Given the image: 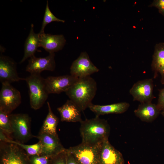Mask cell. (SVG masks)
Listing matches in <instances>:
<instances>
[{
	"instance_id": "cell-21",
	"label": "cell",
	"mask_w": 164,
	"mask_h": 164,
	"mask_svg": "<svg viewBox=\"0 0 164 164\" xmlns=\"http://www.w3.org/2000/svg\"><path fill=\"white\" fill-rule=\"evenodd\" d=\"M47 103L48 113L40 132L57 136L56 127L59 122L58 118L52 111L49 103L47 102Z\"/></svg>"
},
{
	"instance_id": "cell-20",
	"label": "cell",
	"mask_w": 164,
	"mask_h": 164,
	"mask_svg": "<svg viewBox=\"0 0 164 164\" xmlns=\"http://www.w3.org/2000/svg\"><path fill=\"white\" fill-rule=\"evenodd\" d=\"M32 24L29 33L25 41L24 56L20 63L23 62L27 58L34 56V54L39 47V34L36 33Z\"/></svg>"
},
{
	"instance_id": "cell-9",
	"label": "cell",
	"mask_w": 164,
	"mask_h": 164,
	"mask_svg": "<svg viewBox=\"0 0 164 164\" xmlns=\"http://www.w3.org/2000/svg\"><path fill=\"white\" fill-rule=\"evenodd\" d=\"M99 71V69L93 63L86 52L81 53L78 57L73 62L70 68V75L78 78L90 76Z\"/></svg>"
},
{
	"instance_id": "cell-17",
	"label": "cell",
	"mask_w": 164,
	"mask_h": 164,
	"mask_svg": "<svg viewBox=\"0 0 164 164\" xmlns=\"http://www.w3.org/2000/svg\"><path fill=\"white\" fill-rule=\"evenodd\" d=\"M129 106V104L126 102L106 105L94 104L92 103L88 108L96 116H99L109 114L123 113L128 110Z\"/></svg>"
},
{
	"instance_id": "cell-22",
	"label": "cell",
	"mask_w": 164,
	"mask_h": 164,
	"mask_svg": "<svg viewBox=\"0 0 164 164\" xmlns=\"http://www.w3.org/2000/svg\"><path fill=\"white\" fill-rule=\"evenodd\" d=\"M6 142L14 143L18 145L24 150L28 156L41 155L42 153V146L39 142L34 144L28 145L12 139H9Z\"/></svg>"
},
{
	"instance_id": "cell-12",
	"label": "cell",
	"mask_w": 164,
	"mask_h": 164,
	"mask_svg": "<svg viewBox=\"0 0 164 164\" xmlns=\"http://www.w3.org/2000/svg\"><path fill=\"white\" fill-rule=\"evenodd\" d=\"M98 162L99 164H124L125 161L121 153L107 139L99 145Z\"/></svg>"
},
{
	"instance_id": "cell-26",
	"label": "cell",
	"mask_w": 164,
	"mask_h": 164,
	"mask_svg": "<svg viewBox=\"0 0 164 164\" xmlns=\"http://www.w3.org/2000/svg\"><path fill=\"white\" fill-rule=\"evenodd\" d=\"M31 164H50V158L42 155L29 156Z\"/></svg>"
},
{
	"instance_id": "cell-18",
	"label": "cell",
	"mask_w": 164,
	"mask_h": 164,
	"mask_svg": "<svg viewBox=\"0 0 164 164\" xmlns=\"http://www.w3.org/2000/svg\"><path fill=\"white\" fill-rule=\"evenodd\" d=\"M160 111L157 105L150 102L141 103L134 112L142 121L151 122L157 117Z\"/></svg>"
},
{
	"instance_id": "cell-24",
	"label": "cell",
	"mask_w": 164,
	"mask_h": 164,
	"mask_svg": "<svg viewBox=\"0 0 164 164\" xmlns=\"http://www.w3.org/2000/svg\"><path fill=\"white\" fill-rule=\"evenodd\" d=\"M9 115L0 110V129L8 136L12 134V132Z\"/></svg>"
},
{
	"instance_id": "cell-19",
	"label": "cell",
	"mask_w": 164,
	"mask_h": 164,
	"mask_svg": "<svg viewBox=\"0 0 164 164\" xmlns=\"http://www.w3.org/2000/svg\"><path fill=\"white\" fill-rule=\"evenodd\" d=\"M152 70L154 72L155 78L158 73L161 77V82L164 83V43H160L156 44L153 55L151 65Z\"/></svg>"
},
{
	"instance_id": "cell-25",
	"label": "cell",
	"mask_w": 164,
	"mask_h": 164,
	"mask_svg": "<svg viewBox=\"0 0 164 164\" xmlns=\"http://www.w3.org/2000/svg\"><path fill=\"white\" fill-rule=\"evenodd\" d=\"M66 149L65 151L50 158V164H67Z\"/></svg>"
},
{
	"instance_id": "cell-6",
	"label": "cell",
	"mask_w": 164,
	"mask_h": 164,
	"mask_svg": "<svg viewBox=\"0 0 164 164\" xmlns=\"http://www.w3.org/2000/svg\"><path fill=\"white\" fill-rule=\"evenodd\" d=\"M2 84L0 92V110L9 115L21 104V95L19 91L11 84Z\"/></svg>"
},
{
	"instance_id": "cell-7",
	"label": "cell",
	"mask_w": 164,
	"mask_h": 164,
	"mask_svg": "<svg viewBox=\"0 0 164 164\" xmlns=\"http://www.w3.org/2000/svg\"><path fill=\"white\" fill-rule=\"evenodd\" d=\"M100 144L91 145L81 142L77 145L67 149V150L72 155L80 164H99Z\"/></svg>"
},
{
	"instance_id": "cell-15",
	"label": "cell",
	"mask_w": 164,
	"mask_h": 164,
	"mask_svg": "<svg viewBox=\"0 0 164 164\" xmlns=\"http://www.w3.org/2000/svg\"><path fill=\"white\" fill-rule=\"evenodd\" d=\"M39 34V47H43L49 53L61 50L65 44L66 41L62 35Z\"/></svg>"
},
{
	"instance_id": "cell-2",
	"label": "cell",
	"mask_w": 164,
	"mask_h": 164,
	"mask_svg": "<svg viewBox=\"0 0 164 164\" xmlns=\"http://www.w3.org/2000/svg\"><path fill=\"white\" fill-rule=\"evenodd\" d=\"M80 128L82 142L91 145H98L108 139L110 127L107 121L96 116L86 119L80 123Z\"/></svg>"
},
{
	"instance_id": "cell-29",
	"label": "cell",
	"mask_w": 164,
	"mask_h": 164,
	"mask_svg": "<svg viewBox=\"0 0 164 164\" xmlns=\"http://www.w3.org/2000/svg\"><path fill=\"white\" fill-rule=\"evenodd\" d=\"M67 153V164H80L76 160L72 155L68 152L66 149Z\"/></svg>"
},
{
	"instance_id": "cell-1",
	"label": "cell",
	"mask_w": 164,
	"mask_h": 164,
	"mask_svg": "<svg viewBox=\"0 0 164 164\" xmlns=\"http://www.w3.org/2000/svg\"><path fill=\"white\" fill-rule=\"evenodd\" d=\"M97 90L95 80L90 76L78 78L66 94L83 111L92 104Z\"/></svg>"
},
{
	"instance_id": "cell-16",
	"label": "cell",
	"mask_w": 164,
	"mask_h": 164,
	"mask_svg": "<svg viewBox=\"0 0 164 164\" xmlns=\"http://www.w3.org/2000/svg\"><path fill=\"white\" fill-rule=\"evenodd\" d=\"M60 116L62 121L80 122L82 121L81 117V111L72 101L68 100L61 107L57 108Z\"/></svg>"
},
{
	"instance_id": "cell-8",
	"label": "cell",
	"mask_w": 164,
	"mask_h": 164,
	"mask_svg": "<svg viewBox=\"0 0 164 164\" xmlns=\"http://www.w3.org/2000/svg\"><path fill=\"white\" fill-rule=\"evenodd\" d=\"M42 146L41 155L50 158L65 151V149L62 144L58 135L55 136L39 132L36 136Z\"/></svg>"
},
{
	"instance_id": "cell-23",
	"label": "cell",
	"mask_w": 164,
	"mask_h": 164,
	"mask_svg": "<svg viewBox=\"0 0 164 164\" xmlns=\"http://www.w3.org/2000/svg\"><path fill=\"white\" fill-rule=\"evenodd\" d=\"M54 21L62 22H65L64 20L60 19L56 17L51 12L49 7L48 1H47L41 28L39 33L42 34L45 33L44 30L46 26L48 24Z\"/></svg>"
},
{
	"instance_id": "cell-11",
	"label": "cell",
	"mask_w": 164,
	"mask_h": 164,
	"mask_svg": "<svg viewBox=\"0 0 164 164\" xmlns=\"http://www.w3.org/2000/svg\"><path fill=\"white\" fill-rule=\"evenodd\" d=\"M153 84L152 79L139 80L135 83L130 90L134 101L141 103L151 102L154 98Z\"/></svg>"
},
{
	"instance_id": "cell-3",
	"label": "cell",
	"mask_w": 164,
	"mask_h": 164,
	"mask_svg": "<svg viewBox=\"0 0 164 164\" xmlns=\"http://www.w3.org/2000/svg\"><path fill=\"white\" fill-rule=\"evenodd\" d=\"M29 88L31 107L34 110L40 108L47 100L48 95L45 79L40 73L30 74L25 79Z\"/></svg>"
},
{
	"instance_id": "cell-14",
	"label": "cell",
	"mask_w": 164,
	"mask_h": 164,
	"mask_svg": "<svg viewBox=\"0 0 164 164\" xmlns=\"http://www.w3.org/2000/svg\"><path fill=\"white\" fill-rule=\"evenodd\" d=\"M54 53H50L44 57H37L34 56L30 58L26 71L30 74L40 73L44 70L53 71L56 67Z\"/></svg>"
},
{
	"instance_id": "cell-4",
	"label": "cell",
	"mask_w": 164,
	"mask_h": 164,
	"mask_svg": "<svg viewBox=\"0 0 164 164\" xmlns=\"http://www.w3.org/2000/svg\"><path fill=\"white\" fill-rule=\"evenodd\" d=\"M9 116L15 141L24 143L35 137L31 132V118L28 114H11Z\"/></svg>"
},
{
	"instance_id": "cell-10",
	"label": "cell",
	"mask_w": 164,
	"mask_h": 164,
	"mask_svg": "<svg viewBox=\"0 0 164 164\" xmlns=\"http://www.w3.org/2000/svg\"><path fill=\"white\" fill-rule=\"evenodd\" d=\"M78 79L70 74L49 76L45 79V82L49 94H59L67 91Z\"/></svg>"
},
{
	"instance_id": "cell-13",
	"label": "cell",
	"mask_w": 164,
	"mask_h": 164,
	"mask_svg": "<svg viewBox=\"0 0 164 164\" xmlns=\"http://www.w3.org/2000/svg\"><path fill=\"white\" fill-rule=\"evenodd\" d=\"M25 80L19 76L16 64L13 60L2 55L0 57V81L2 84H11Z\"/></svg>"
},
{
	"instance_id": "cell-30",
	"label": "cell",
	"mask_w": 164,
	"mask_h": 164,
	"mask_svg": "<svg viewBox=\"0 0 164 164\" xmlns=\"http://www.w3.org/2000/svg\"><path fill=\"white\" fill-rule=\"evenodd\" d=\"M9 139H12L7 134L2 130L0 129V142H6Z\"/></svg>"
},
{
	"instance_id": "cell-27",
	"label": "cell",
	"mask_w": 164,
	"mask_h": 164,
	"mask_svg": "<svg viewBox=\"0 0 164 164\" xmlns=\"http://www.w3.org/2000/svg\"><path fill=\"white\" fill-rule=\"evenodd\" d=\"M157 8L159 12L164 16V0H155L149 6Z\"/></svg>"
},
{
	"instance_id": "cell-28",
	"label": "cell",
	"mask_w": 164,
	"mask_h": 164,
	"mask_svg": "<svg viewBox=\"0 0 164 164\" xmlns=\"http://www.w3.org/2000/svg\"><path fill=\"white\" fill-rule=\"evenodd\" d=\"M157 106L160 111H164V88L160 91Z\"/></svg>"
},
{
	"instance_id": "cell-5",
	"label": "cell",
	"mask_w": 164,
	"mask_h": 164,
	"mask_svg": "<svg viewBox=\"0 0 164 164\" xmlns=\"http://www.w3.org/2000/svg\"><path fill=\"white\" fill-rule=\"evenodd\" d=\"M0 164H31L26 152L18 145L0 142Z\"/></svg>"
},
{
	"instance_id": "cell-31",
	"label": "cell",
	"mask_w": 164,
	"mask_h": 164,
	"mask_svg": "<svg viewBox=\"0 0 164 164\" xmlns=\"http://www.w3.org/2000/svg\"><path fill=\"white\" fill-rule=\"evenodd\" d=\"M162 116L164 117V111H162L161 113Z\"/></svg>"
}]
</instances>
